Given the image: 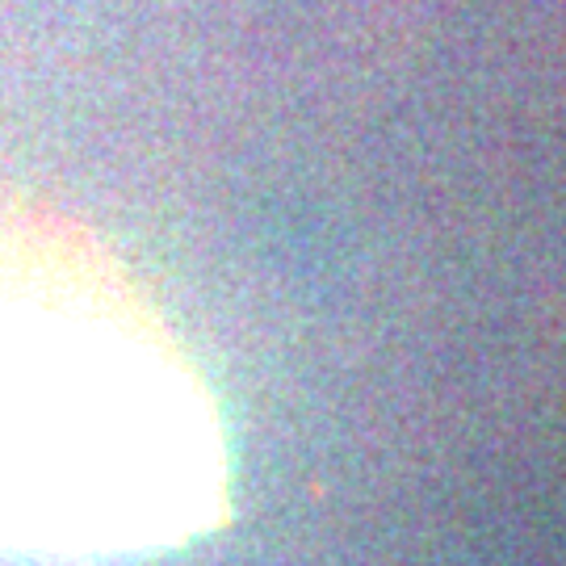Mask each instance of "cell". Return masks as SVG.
Listing matches in <instances>:
<instances>
[{"mask_svg":"<svg viewBox=\"0 0 566 566\" xmlns=\"http://www.w3.org/2000/svg\"><path fill=\"white\" fill-rule=\"evenodd\" d=\"M231 516L219 407L84 223L0 189V558L109 566Z\"/></svg>","mask_w":566,"mask_h":566,"instance_id":"1","label":"cell"}]
</instances>
